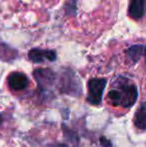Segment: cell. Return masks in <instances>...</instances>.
Here are the masks:
<instances>
[{
  "label": "cell",
  "instance_id": "cell-1",
  "mask_svg": "<svg viewBox=\"0 0 146 147\" xmlns=\"http://www.w3.org/2000/svg\"><path fill=\"white\" fill-rule=\"evenodd\" d=\"M138 97L137 87L132 81L125 77H118L113 81L107 98L114 106L131 107Z\"/></svg>",
  "mask_w": 146,
  "mask_h": 147
},
{
  "label": "cell",
  "instance_id": "cell-2",
  "mask_svg": "<svg viewBox=\"0 0 146 147\" xmlns=\"http://www.w3.org/2000/svg\"><path fill=\"white\" fill-rule=\"evenodd\" d=\"M105 78H92L88 81L87 101L92 105H98L102 101V95L106 86Z\"/></svg>",
  "mask_w": 146,
  "mask_h": 147
},
{
  "label": "cell",
  "instance_id": "cell-3",
  "mask_svg": "<svg viewBox=\"0 0 146 147\" xmlns=\"http://www.w3.org/2000/svg\"><path fill=\"white\" fill-rule=\"evenodd\" d=\"M7 83L10 89L14 91L24 90L28 86L29 80L24 73L21 72H12L7 77Z\"/></svg>",
  "mask_w": 146,
  "mask_h": 147
},
{
  "label": "cell",
  "instance_id": "cell-4",
  "mask_svg": "<svg viewBox=\"0 0 146 147\" xmlns=\"http://www.w3.org/2000/svg\"><path fill=\"white\" fill-rule=\"evenodd\" d=\"M34 78L40 86V88L45 89L50 87L54 82L55 75L50 69L46 68H38L33 72Z\"/></svg>",
  "mask_w": 146,
  "mask_h": 147
},
{
  "label": "cell",
  "instance_id": "cell-5",
  "mask_svg": "<svg viewBox=\"0 0 146 147\" xmlns=\"http://www.w3.org/2000/svg\"><path fill=\"white\" fill-rule=\"evenodd\" d=\"M28 58L34 63H42L46 61H54L56 59V52L54 50H45V49L34 48L28 52Z\"/></svg>",
  "mask_w": 146,
  "mask_h": 147
},
{
  "label": "cell",
  "instance_id": "cell-6",
  "mask_svg": "<svg viewBox=\"0 0 146 147\" xmlns=\"http://www.w3.org/2000/svg\"><path fill=\"white\" fill-rule=\"evenodd\" d=\"M145 0H130L128 14L133 19H140L144 13Z\"/></svg>",
  "mask_w": 146,
  "mask_h": 147
},
{
  "label": "cell",
  "instance_id": "cell-7",
  "mask_svg": "<svg viewBox=\"0 0 146 147\" xmlns=\"http://www.w3.org/2000/svg\"><path fill=\"white\" fill-rule=\"evenodd\" d=\"M134 125L138 129H146V102L141 103L134 115Z\"/></svg>",
  "mask_w": 146,
  "mask_h": 147
},
{
  "label": "cell",
  "instance_id": "cell-8",
  "mask_svg": "<svg viewBox=\"0 0 146 147\" xmlns=\"http://www.w3.org/2000/svg\"><path fill=\"white\" fill-rule=\"evenodd\" d=\"M143 52H144V47L142 45H133L130 48L127 49L126 57L132 63H136L142 56Z\"/></svg>",
  "mask_w": 146,
  "mask_h": 147
},
{
  "label": "cell",
  "instance_id": "cell-9",
  "mask_svg": "<svg viewBox=\"0 0 146 147\" xmlns=\"http://www.w3.org/2000/svg\"><path fill=\"white\" fill-rule=\"evenodd\" d=\"M145 61H146V49H145Z\"/></svg>",
  "mask_w": 146,
  "mask_h": 147
},
{
  "label": "cell",
  "instance_id": "cell-10",
  "mask_svg": "<svg viewBox=\"0 0 146 147\" xmlns=\"http://www.w3.org/2000/svg\"><path fill=\"white\" fill-rule=\"evenodd\" d=\"M0 122H1V116H0Z\"/></svg>",
  "mask_w": 146,
  "mask_h": 147
}]
</instances>
